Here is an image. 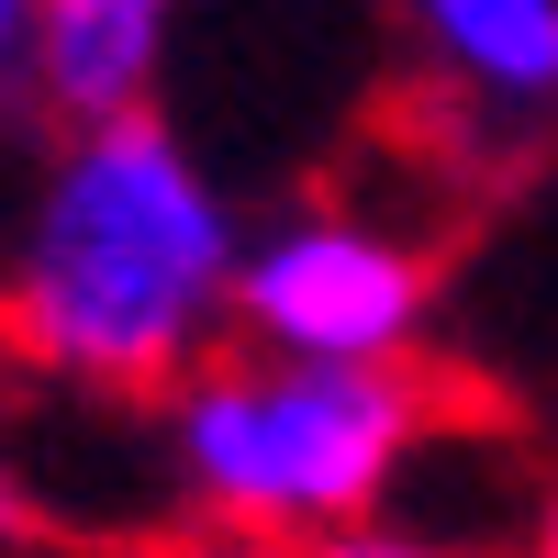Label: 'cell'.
<instances>
[{
    "label": "cell",
    "mask_w": 558,
    "mask_h": 558,
    "mask_svg": "<svg viewBox=\"0 0 558 558\" xmlns=\"http://www.w3.org/2000/svg\"><path fill=\"white\" fill-rule=\"evenodd\" d=\"M246 213L168 112L68 123L0 246V336L34 380L89 402H168L235 347Z\"/></svg>",
    "instance_id": "cell-1"
},
{
    "label": "cell",
    "mask_w": 558,
    "mask_h": 558,
    "mask_svg": "<svg viewBox=\"0 0 558 558\" xmlns=\"http://www.w3.org/2000/svg\"><path fill=\"white\" fill-rule=\"evenodd\" d=\"M436 447V391L413 368H302L223 347L157 402V470L223 558H279L336 525L391 514Z\"/></svg>",
    "instance_id": "cell-2"
},
{
    "label": "cell",
    "mask_w": 558,
    "mask_h": 558,
    "mask_svg": "<svg viewBox=\"0 0 558 558\" xmlns=\"http://www.w3.org/2000/svg\"><path fill=\"white\" fill-rule=\"evenodd\" d=\"M436 246L380 202H291L246 223L235 347L302 368H413L436 336Z\"/></svg>",
    "instance_id": "cell-3"
},
{
    "label": "cell",
    "mask_w": 558,
    "mask_h": 558,
    "mask_svg": "<svg viewBox=\"0 0 558 558\" xmlns=\"http://www.w3.org/2000/svg\"><path fill=\"white\" fill-rule=\"evenodd\" d=\"M391 23L436 123L481 146H525L558 123V0H391Z\"/></svg>",
    "instance_id": "cell-4"
},
{
    "label": "cell",
    "mask_w": 558,
    "mask_h": 558,
    "mask_svg": "<svg viewBox=\"0 0 558 558\" xmlns=\"http://www.w3.org/2000/svg\"><path fill=\"white\" fill-rule=\"evenodd\" d=\"M191 0H34V45H23V101L45 123H123L157 112L168 78V23Z\"/></svg>",
    "instance_id": "cell-5"
},
{
    "label": "cell",
    "mask_w": 558,
    "mask_h": 558,
    "mask_svg": "<svg viewBox=\"0 0 558 558\" xmlns=\"http://www.w3.org/2000/svg\"><path fill=\"white\" fill-rule=\"evenodd\" d=\"M279 558H502L481 536H458V525H413V514H368V525H336V536H313V547H279Z\"/></svg>",
    "instance_id": "cell-6"
},
{
    "label": "cell",
    "mask_w": 558,
    "mask_h": 558,
    "mask_svg": "<svg viewBox=\"0 0 558 558\" xmlns=\"http://www.w3.org/2000/svg\"><path fill=\"white\" fill-rule=\"evenodd\" d=\"M23 45H34V0H0V101H23Z\"/></svg>",
    "instance_id": "cell-7"
},
{
    "label": "cell",
    "mask_w": 558,
    "mask_h": 558,
    "mask_svg": "<svg viewBox=\"0 0 558 558\" xmlns=\"http://www.w3.org/2000/svg\"><path fill=\"white\" fill-rule=\"evenodd\" d=\"M23 525H34V502H23V470L0 458V547H23Z\"/></svg>",
    "instance_id": "cell-8"
},
{
    "label": "cell",
    "mask_w": 558,
    "mask_h": 558,
    "mask_svg": "<svg viewBox=\"0 0 558 558\" xmlns=\"http://www.w3.org/2000/svg\"><path fill=\"white\" fill-rule=\"evenodd\" d=\"M514 558H558V481L536 492V514H525V547H514Z\"/></svg>",
    "instance_id": "cell-9"
},
{
    "label": "cell",
    "mask_w": 558,
    "mask_h": 558,
    "mask_svg": "<svg viewBox=\"0 0 558 558\" xmlns=\"http://www.w3.org/2000/svg\"><path fill=\"white\" fill-rule=\"evenodd\" d=\"M202 558H223V547H202Z\"/></svg>",
    "instance_id": "cell-10"
}]
</instances>
